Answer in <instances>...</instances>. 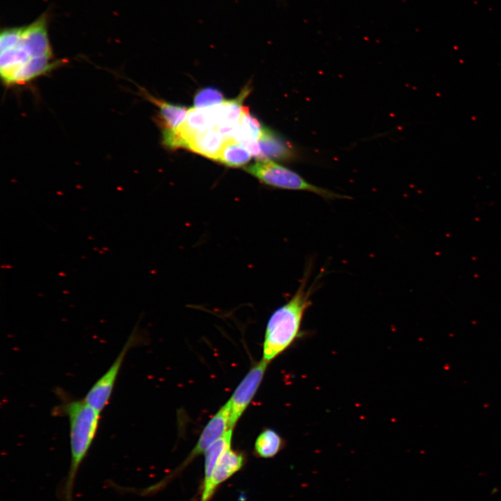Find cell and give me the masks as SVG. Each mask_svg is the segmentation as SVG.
<instances>
[{
	"label": "cell",
	"instance_id": "6da1fadb",
	"mask_svg": "<svg viewBox=\"0 0 501 501\" xmlns=\"http://www.w3.org/2000/svg\"><path fill=\"white\" fill-rule=\"evenodd\" d=\"M47 13L31 24L5 27L0 35V75L7 87L22 86L52 71L56 60L48 33Z\"/></svg>",
	"mask_w": 501,
	"mask_h": 501
},
{
	"label": "cell",
	"instance_id": "7a4b0ae2",
	"mask_svg": "<svg viewBox=\"0 0 501 501\" xmlns=\"http://www.w3.org/2000/svg\"><path fill=\"white\" fill-rule=\"evenodd\" d=\"M61 400L54 408L56 415L67 418L70 431V464L61 487V501H73L74 480L79 467L95 440L100 426L101 413L92 408L84 399L74 398L63 390H57Z\"/></svg>",
	"mask_w": 501,
	"mask_h": 501
},
{
	"label": "cell",
	"instance_id": "3957f363",
	"mask_svg": "<svg viewBox=\"0 0 501 501\" xmlns=\"http://www.w3.org/2000/svg\"><path fill=\"white\" fill-rule=\"evenodd\" d=\"M311 266H307L293 296L270 316L265 329L262 360L269 363L285 351L300 335L305 311L312 304L318 279L309 285Z\"/></svg>",
	"mask_w": 501,
	"mask_h": 501
},
{
	"label": "cell",
	"instance_id": "277c9868",
	"mask_svg": "<svg viewBox=\"0 0 501 501\" xmlns=\"http://www.w3.org/2000/svg\"><path fill=\"white\" fill-rule=\"evenodd\" d=\"M244 169L263 184L274 188L310 192L325 199H350L347 196L316 186L297 173L270 159H262Z\"/></svg>",
	"mask_w": 501,
	"mask_h": 501
},
{
	"label": "cell",
	"instance_id": "5b68a950",
	"mask_svg": "<svg viewBox=\"0 0 501 501\" xmlns=\"http://www.w3.org/2000/svg\"><path fill=\"white\" fill-rule=\"evenodd\" d=\"M138 333L136 330L130 334L120 353L106 372L90 388L84 400L95 410L102 413L110 402L121 367L129 351L136 344Z\"/></svg>",
	"mask_w": 501,
	"mask_h": 501
},
{
	"label": "cell",
	"instance_id": "8992f818",
	"mask_svg": "<svg viewBox=\"0 0 501 501\" xmlns=\"http://www.w3.org/2000/svg\"><path fill=\"white\" fill-rule=\"evenodd\" d=\"M230 415V406L228 401L222 406L216 414L207 422L200 436L192 449L191 452L184 461L157 485L151 487L152 491H156L166 484L173 478L177 476L184 469L189 465L196 457L205 453L206 450L224 434L230 429L229 427Z\"/></svg>",
	"mask_w": 501,
	"mask_h": 501
},
{
	"label": "cell",
	"instance_id": "52a82bcc",
	"mask_svg": "<svg viewBox=\"0 0 501 501\" xmlns=\"http://www.w3.org/2000/svg\"><path fill=\"white\" fill-rule=\"evenodd\" d=\"M268 363L262 359L247 372L228 400L230 406L229 427L233 429L239 419L254 397L267 369Z\"/></svg>",
	"mask_w": 501,
	"mask_h": 501
},
{
	"label": "cell",
	"instance_id": "ba28073f",
	"mask_svg": "<svg viewBox=\"0 0 501 501\" xmlns=\"http://www.w3.org/2000/svg\"><path fill=\"white\" fill-rule=\"evenodd\" d=\"M246 459L242 452L231 447L225 450L219 458L209 481L202 486L200 501H210L221 484L244 466Z\"/></svg>",
	"mask_w": 501,
	"mask_h": 501
},
{
	"label": "cell",
	"instance_id": "9c48e42d",
	"mask_svg": "<svg viewBox=\"0 0 501 501\" xmlns=\"http://www.w3.org/2000/svg\"><path fill=\"white\" fill-rule=\"evenodd\" d=\"M225 139L218 129L211 127L192 134L186 148L216 161Z\"/></svg>",
	"mask_w": 501,
	"mask_h": 501
},
{
	"label": "cell",
	"instance_id": "30bf717a",
	"mask_svg": "<svg viewBox=\"0 0 501 501\" xmlns=\"http://www.w3.org/2000/svg\"><path fill=\"white\" fill-rule=\"evenodd\" d=\"M146 96L159 109L162 130L175 131L183 124L188 112L186 108L157 99L149 94Z\"/></svg>",
	"mask_w": 501,
	"mask_h": 501
},
{
	"label": "cell",
	"instance_id": "8fae6325",
	"mask_svg": "<svg viewBox=\"0 0 501 501\" xmlns=\"http://www.w3.org/2000/svg\"><path fill=\"white\" fill-rule=\"evenodd\" d=\"M285 446V440L278 432L272 429H265L255 440L254 452L257 456L269 459L276 456Z\"/></svg>",
	"mask_w": 501,
	"mask_h": 501
},
{
	"label": "cell",
	"instance_id": "7c38bea8",
	"mask_svg": "<svg viewBox=\"0 0 501 501\" xmlns=\"http://www.w3.org/2000/svg\"><path fill=\"white\" fill-rule=\"evenodd\" d=\"M258 141L262 159H285L291 155V149L288 145L269 129L264 128Z\"/></svg>",
	"mask_w": 501,
	"mask_h": 501
},
{
	"label": "cell",
	"instance_id": "4fadbf2b",
	"mask_svg": "<svg viewBox=\"0 0 501 501\" xmlns=\"http://www.w3.org/2000/svg\"><path fill=\"white\" fill-rule=\"evenodd\" d=\"M251 156L242 144L226 138L216 161L230 167H239L248 163Z\"/></svg>",
	"mask_w": 501,
	"mask_h": 501
},
{
	"label": "cell",
	"instance_id": "5bb4252c",
	"mask_svg": "<svg viewBox=\"0 0 501 501\" xmlns=\"http://www.w3.org/2000/svg\"><path fill=\"white\" fill-rule=\"evenodd\" d=\"M232 430L228 429L205 452V472L202 486L208 483L219 458L225 450L231 447Z\"/></svg>",
	"mask_w": 501,
	"mask_h": 501
},
{
	"label": "cell",
	"instance_id": "9a60e30c",
	"mask_svg": "<svg viewBox=\"0 0 501 501\" xmlns=\"http://www.w3.org/2000/svg\"><path fill=\"white\" fill-rule=\"evenodd\" d=\"M223 102L222 93L217 89L206 88L200 90L195 96L194 107L209 108Z\"/></svg>",
	"mask_w": 501,
	"mask_h": 501
}]
</instances>
